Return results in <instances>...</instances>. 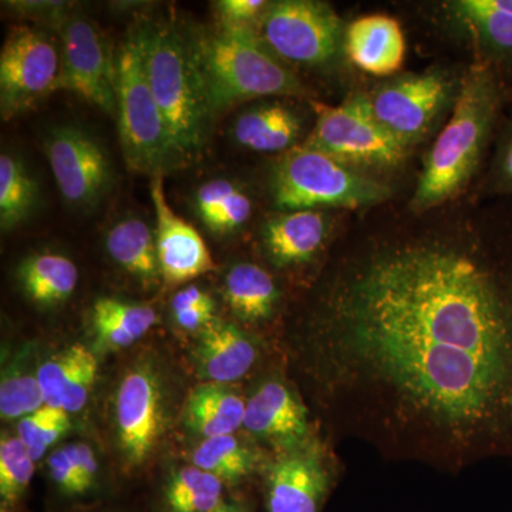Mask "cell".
<instances>
[{
    "mask_svg": "<svg viewBox=\"0 0 512 512\" xmlns=\"http://www.w3.org/2000/svg\"><path fill=\"white\" fill-rule=\"evenodd\" d=\"M148 82L185 161L207 141L211 111L205 100L190 39L175 26L156 23L138 29Z\"/></svg>",
    "mask_w": 512,
    "mask_h": 512,
    "instance_id": "5",
    "label": "cell"
},
{
    "mask_svg": "<svg viewBox=\"0 0 512 512\" xmlns=\"http://www.w3.org/2000/svg\"><path fill=\"white\" fill-rule=\"evenodd\" d=\"M511 97L490 67L466 64L456 104L430 141L416 183L403 201L407 210L423 214L471 195Z\"/></svg>",
    "mask_w": 512,
    "mask_h": 512,
    "instance_id": "2",
    "label": "cell"
},
{
    "mask_svg": "<svg viewBox=\"0 0 512 512\" xmlns=\"http://www.w3.org/2000/svg\"><path fill=\"white\" fill-rule=\"evenodd\" d=\"M301 349L335 430L386 460L512 461V197L353 214Z\"/></svg>",
    "mask_w": 512,
    "mask_h": 512,
    "instance_id": "1",
    "label": "cell"
},
{
    "mask_svg": "<svg viewBox=\"0 0 512 512\" xmlns=\"http://www.w3.org/2000/svg\"><path fill=\"white\" fill-rule=\"evenodd\" d=\"M76 447L80 478H82L84 490H89V488L92 487L94 478H96L97 468H99V466H97V460L96 457H94L92 447L82 443L76 444Z\"/></svg>",
    "mask_w": 512,
    "mask_h": 512,
    "instance_id": "40",
    "label": "cell"
},
{
    "mask_svg": "<svg viewBox=\"0 0 512 512\" xmlns=\"http://www.w3.org/2000/svg\"><path fill=\"white\" fill-rule=\"evenodd\" d=\"M346 26L329 3L278 0L269 2L258 35L284 62L306 69H342L350 67L345 53Z\"/></svg>",
    "mask_w": 512,
    "mask_h": 512,
    "instance_id": "9",
    "label": "cell"
},
{
    "mask_svg": "<svg viewBox=\"0 0 512 512\" xmlns=\"http://www.w3.org/2000/svg\"><path fill=\"white\" fill-rule=\"evenodd\" d=\"M47 466L50 476L64 493L82 494L86 491L80 478L76 444H69L55 451L47 460Z\"/></svg>",
    "mask_w": 512,
    "mask_h": 512,
    "instance_id": "37",
    "label": "cell"
},
{
    "mask_svg": "<svg viewBox=\"0 0 512 512\" xmlns=\"http://www.w3.org/2000/svg\"><path fill=\"white\" fill-rule=\"evenodd\" d=\"M268 188L276 211L360 214L399 200V185L303 144L272 161Z\"/></svg>",
    "mask_w": 512,
    "mask_h": 512,
    "instance_id": "4",
    "label": "cell"
},
{
    "mask_svg": "<svg viewBox=\"0 0 512 512\" xmlns=\"http://www.w3.org/2000/svg\"><path fill=\"white\" fill-rule=\"evenodd\" d=\"M45 148L60 194L70 204H96L109 190L113 180L109 158L90 134L76 127L56 128Z\"/></svg>",
    "mask_w": 512,
    "mask_h": 512,
    "instance_id": "14",
    "label": "cell"
},
{
    "mask_svg": "<svg viewBox=\"0 0 512 512\" xmlns=\"http://www.w3.org/2000/svg\"><path fill=\"white\" fill-rule=\"evenodd\" d=\"M305 119L291 104L269 101L242 111L232 127L239 146L264 154H281L299 146Z\"/></svg>",
    "mask_w": 512,
    "mask_h": 512,
    "instance_id": "20",
    "label": "cell"
},
{
    "mask_svg": "<svg viewBox=\"0 0 512 512\" xmlns=\"http://www.w3.org/2000/svg\"><path fill=\"white\" fill-rule=\"evenodd\" d=\"M60 73L53 40L42 30L19 26L9 33L0 53V109L9 121L55 92Z\"/></svg>",
    "mask_w": 512,
    "mask_h": 512,
    "instance_id": "11",
    "label": "cell"
},
{
    "mask_svg": "<svg viewBox=\"0 0 512 512\" xmlns=\"http://www.w3.org/2000/svg\"><path fill=\"white\" fill-rule=\"evenodd\" d=\"M212 512H242V511L238 510L237 507H232V505L221 504L220 507L215 508V510Z\"/></svg>",
    "mask_w": 512,
    "mask_h": 512,
    "instance_id": "41",
    "label": "cell"
},
{
    "mask_svg": "<svg viewBox=\"0 0 512 512\" xmlns=\"http://www.w3.org/2000/svg\"><path fill=\"white\" fill-rule=\"evenodd\" d=\"M116 423L128 463H146L163 433L160 386L148 370H131L124 376L116 396Z\"/></svg>",
    "mask_w": 512,
    "mask_h": 512,
    "instance_id": "15",
    "label": "cell"
},
{
    "mask_svg": "<svg viewBox=\"0 0 512 512\" xmlns=\"http://www.w3.org/2000/svg\"><path fill=\"white\" fill-rule=\"evenodd\" d=\"M19 279L26 293L40 305L66 301L79 282L77 266L66 256H30L19 268Z\"/></svg>",
    "mask_w": 512,
    "mask_h": 512,
    "instance_id": "28",
    "label": "cell"
},
{
    "mask_svg": "<svg viewBox=\"0 0 512 512\" xmlns=\"http://www.w3.org/2000/svg\"><path fill=\"white\" fill-rule=\"evenodd\" d=\"M46 406L37 376L15 373L2 380L0 386V416L20 419Z\"/></svg>",
    "mask_w": 512,
    "mask_h": 512,
    "instance_id": "35",
    "label": "cell"
},
{
    "mask_svg": "<svg viewBox=\"0 0 512 512\" xmlns=\"http://www.w3.org/2000/svg\"><path fill=\"white\" fill-rule=\"evenodd\" d=\"M326 490L328 471L316 450L289 454L269 473V512H318Z\"/></svg>",
    "mask_w": 512,
    "mask_h": 512,
    "instance_id": "18",
    "label": "cell"
},
{
    "mask_svg": "<svg viewBox=\"0 0 512 512\" xmlns=\"http://www.w3.org/2000/svg\"><path fill=\"white\" fill-rule=\"evenodd\" d=\"M471 197H512V97L498 127L490 157Z\"/></svg>",
    "mask_w": 512,
    "mask_h": 512,
    "instance_id": "31",
    "label": "cell"
},
{
    "mask_svg": "<svg viewBox=\"0 0 512 512\" xmlns=\"http://www.w3.org/2000/svg\"><path fill=\"white\" fill-rule=\"evenodd\" d=\"M96 356L83 345H73L47 360L37 370L46 406L77 413L89 402L96 382Z\"/></svg>",
    "mask_w": 512,
    "mask_h": 512,
    "instance_id": "19",
    "label": "cell"
},
{
    "mask_svg": "<svg viewBox=\"0 0 512 512\" xmlns=\"http://www.w3.org/2000/svg\"><path fill=\"white\" fill-rule=\"evenodd\" d=\"M352 215L333 210L276 211L262 222V251L279 269L313 264L330 252Z\"/></svg>",
    "mask_w": 512,
    "mask_h": 512,
    "instance_id": "12",
    "label": "cell"
},
{
    "mask_svg": "<svg viewBox=\"0 0 512 512\" xmlns=\"http://www.w3.org/2000/svg\"><path fill=\"white\" fill-rule=\"evenodd\" d=\"M423 18L470 63L490 67L512 96V0H441L423 5Z\"/></svg>",
    "mask_w": 512,
    "mask_h": 512,
    "instance_id": "10",
    "label": "cell"
},
{
    "mask_svg": "<svg viewBox=\"0 0 512 512\" xmlns=\"http://www.w3.org/2000/svg\"><path fill=\"white\" fill-rule=\"evenodd\" d=\"M39 187L18 158L0 156V225L15 228L35 208Z\"/></svg>",
    "mask_w": 512,
    "mask_h": 512,
    "instance_id": "29",
    "label": "cell"
},
{
    "mask_svg": "<svg viewBox=\"0 0 512 512\" xmlns=\"http://www.w3.org/2000/svg\"><path fill=\"white\" fill-rule=\"evenodd\" d=\"M225 301L245 322H264L272 318L281 299L274 276L261 265L242 262L229 269L225 278Z\"/></svg>",
    "mask_w": 512,
    "mask_h": 512,
    "instance_id": "23",
    "label": "cell"
},
{
    "mask_svg": "<svg viewBox=\"0 0 512 512\" xmlns=\"http://www.w3.org/2000/svg\"><path fill=\"white\" fill-rule=\"evenodd\" d=\"M195 208L205 227L215 234H232L248 224L254 202L229 180H211L195 192Z\"/></svg>",
    "mask_w": 512,
    "mask_h": 512,
    "instance_id": "27",
    "label": "cell"
},
{
    "mask_svg": "<svg viewBox=\"0 0 512 512\" xmlns=\"http://www.w3.org/2000/svg\"><path fill=\"white\" fill-rule=\"evenodd\" d=\"M55 90L79 94L110 116L117 113L114 60L89 19L73 16L64 25L62 66Z\"/></svg>",
    "mask_w": 512,
    "mask_h": 512,
    "instance_id": "13",
    "label": "cell"
},
{
    "mask_svg": "<svg viewBox=\"0 0 512 512\" xmlns=\"http://www.w3.org/2000/svg\"><path fill=\"white\" fill-rule=\"evenodd\" d=\"M311 107L316 120L303 146L393 184L409 170L416 153L375 119L363 87L350 90L336 106L311 100Z\"/></svg>",
    "mask_w": 512,
    "mask_h": 512,
    "instance_id": "6",
    "label": "cell"
},
{
    "mask_svg": "<svg viewBox=\"0 0 512 512\" xmlns=\"http://www.w3.org/2000/svg\"><path fill=\"white\" fill-rule=\"evenodd\" d=\"M222 481L201 468L178 471L167 488V503L173 512H212L221 505Z\"/></svg>",
    "mask_w": 512,
    "mask_h": 512,
    "instance_id": "30",
    "label": "cell"
},
{
    "mask_svg": "<svg viewBox=\"0 0 512 512\" xmlns=\"http://www.w3.org/2000/svg\"><path fill=\"white\" fill-rule=\"evenodd\" d=\"M247 403L221 384L198 387L185 407V423L191 430L210 437L231 436L244 426Z\"/></svg>",
    "mask_w": 512,
    "mask_h": 512,
    "instance_id": "24",
    "label": "cell"
},
{
    "mask_svg": "<svg viewBox=\"0 0 512 512\" xmlns=\"http://www.w3.org/2000/svg\"><path fill=\"white\" fill-rule=\"evenodd\" d=\"M192 461L195 467L221 481L241 480L252 468L251 453L235 439L234 434L205 439L194 451Z\"/></svg>",
    "mask_w": 512,
    "mask_h": 512,
    "instance_id": "32",
    "label": "cell"
},
{
    "mask_svg": "<svg viewBox=\"0 0 512 512\" xmlns=\"http://www.w3.org/2000/svg\"><path fill=\"white\" fill-rule=\"evenodd\" d=\"M69 427V413L55 407L43 406L19 421V439L36 461Z\"/></svg>",
    "mask_w": 512,
    "mask_h": 512,
    "instance_id": "34",
    "label": "cell"
},
{
    "mask_svg": "<svg viewBox=\"0 0 512 512\" xmlns=\"http://www.w3.org/2000/svg\"><path fill=\"white\" fill-rule=\"evenodd\" d=\"M268 6L266 0H221L215 8L222 28L254 29L261 22Z\"/></svg>",
    "mask_w": 512,
    "mask_h": 512,
    "instance_id": "36",
    "label": "cell"
},
{
    "mask_svg": "<svg viewBox=\"0 0 512 512\" xmlns=\"http://www.w3.org/2000/svg\"><path fill=\"white\" fill-rule=\"evenodd\" d=\"M107 251L113 261L144 284H151L161 275L157 242L147 222L126 218L107 232Z\"/></svg>",
    "mask_w": 512,
    "mask_h": 512,
    "instance_id": "26",
    "label": "cell"
},
{
    "mask_svg": "<svg viewBox=\"0 0 512 512\" xmlns=\"http://www.w3.org/2000/svg\"><path fill=\"white\" fill-rule=\"evenodd\" d=\"M244 426L261 439L291 443L308 431V413L284 383L266 382L248 400Z\"/></svg>",
    "mask_w": 512,
    "mask_h": 512,
    "instance_id": "21",
    "label": "cell"
},
{
    "mask_svg": "<svg viewBox=\"0 0 512 512\" xmlns=\"http://www.w3.org/2000/svg\"><path fill=\"white\" fill-rule=\"evenodd\" d=\"M190 43L211 114L259 97H308L301 79L265 46L255 29L222 28L191 37Z\"/></svg>",
    "mask_w": 512,
    "mask_h": 512,
    "instance_id": "3",
    "label": "cell"
},
{
    "mask_svg": "<svg viewBox=\"0 0 512 512\" xmlns=\"http://www.w3.org/2000/svg\"><path fill=\"white\" fill-rule=\"evenodd\" d=\"M215 305L204 308L188 309V311L174 313L178 325L187 330H202L214 320Z\"/></svg>",
    "mask_w": 512,
    "mask_h": 512,
    "instance_id": "39",
    "label": "cell"
},
{
    "mask_svg": "<svg viewBox=\"0 0 512 512\" xmlns=\"http://www.w3.org/2000/svg\"><path fill=\"white\" fill-rule=\"evenodd\" d=\"M346 59L352 69L384 80L402 73L407 39L402 23L384 13L350 20L345 33Z\"/></svg>",
    "mask_w": 512,
    "mask_h": 512,
    "instance_id": "17",
    "label": "cell"
},
{
    "mask_svg": "<svg viewBox=\"0 0 512 512\" xmlns=\"http://www.w3.org/2000/svg\"><path fill=\"white\" fill-rule=\"evenodd\" d=\"M2 512H9V511H6V510H2Z\"/></svg>",
    "mask_w": 512,
    "mask_h": 512,
    "instance_id": "42",
    "label": "cell"
},
{
    "mask_svg": "<svg viewBox=\"0 0 512 512\" xmlns=\"http://www.w3.org/2000/svg\"><path fill=\"white\" fill-rule=\"evenodd\" d=\"M35 473V460L19 437H3L0 443V494L3 501L13 503L26 488Z\"/></svg>",
    "mask_w": 512,
    "mask_h": 512,
    "instance_id": "33",
    "label": "cell"
},
{
    "mask_svg": "<svg viewBox=\"0 0 512 512\" xmlns=\"http://www.w3.org/2000/svg\"><path fill=\"white\" fill-rule=\"evenodd\" d=\"M157 312L146 305L113 298L97 299L92 325L103 349H123L133 345L157 323Z\"/></svg>",
    "mask_w": 512,
    "mask_h": 512,
    "instance_id": "25",
    "label": "cell"
},
{
    "mask_svg": "<svg viewBox=\"0 0 512 512\" xmlns=\"http://www.w3.org/2000/svg\"><path fill=\"white\" fill-rule=\"evenodd\" d=\"M215 305L207 292L202 291L198 286H188L178 293H175L171 308L173 313L188 311V309L204 308V306Z\"/></svg>",
    "mask_w": 512,
    "mask_h": 512,
    "instance_id": "38",
    "label": "cell"
},
{
    "mask_svg": "<svg viewBox=\"0 0 512 512\" xmlns=\"http://www.w3.org/2000/svg\"><path fill=\"white\" fill-rule=\"evenodd\" d=\"M114 76L121 147L128 168L157 177L187 163L151 92L138 30L121 45Z\"/></svg>",
    "mask_w": 512,
    "mask_h": 512,
    "instance_id": "7",
    "label": "cell"
},
{
    "mask_svg": "<svg viewBox=\"0 0 512 512\" xmlns=\"http://www.w3.org/2000/svg\"><path fill=\"white\" fill-rule=\"evenodd\" d=\"M197 357L207 379L218 384L231 383L252 369L258 350L237 326L214 319L201 330Z\"/></svg>",
    "mask_w": 512,
    "mask_h": 512,
    "instance_id": "22",
    "label": "cell"
},
{
    "mask_svg": "<svg viewBox=\"0 0 512 512\" xmlns=\"http://www.w3.org/2000/svg\"><path fill=\"white\" fill-rule=\"evenodd\" d=\"M463 66L433 64L367 87L373 116L404 147L417 153L446 123L463 80Z\"/></svg>",
    "mask_w": 512,
    "mask_h": 512,
    "instance_id": "8",
    "label": "cell"
},
{
    "mask_svg": "<svg viewBox=\"0 0 512 512\" xmlns=\"http://www.w3.org/2000/svg\"><path fill=\"white\" fill-rule=\"evenodd\" d=\"M164 175L151 181V200L157 218V255L161 276L183 284L215 268L207 244L192 225L175 214L164 192Z\"/></svg>",
    "mask_w": 512,
    "mask_h": 512,
    "instance_id": "16",
    "label": "cell"
}]
</instances>
